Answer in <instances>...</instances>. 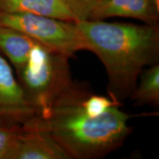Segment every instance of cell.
I'll list each match as a JSON object with an SVG mask.
<instances>
[{
	"mask_svg": "<svg viewBox=\"0 0 159 159\" xmlns=\"http://www.w3.org/2000/svg\"><path fill=\"white\" fill-rule=\"evenodd\" d=\"M75 24L87 51L105 66L109 96L121 104L136 89L144 68L158 63V25L89 19Z\"/></svg>",
	"mask_w": 159,
	"mask_h": 159,
	"instance_id": "1",
	"label": "cell"
},
{
	"mask_svg": "<svg viewBox=\"0 0 159 159\" xmlns=\"http://www.w3.org/2000/svg\"><path fill=\"white\" fill-rule=\"evenodd\" d=\"M90 94L59 103L41 114L40 125L69 159L104 158L120 148L131 134L129 114L114 105L97 116L85 114L82 101Z\"/></svg>",
	"mask_w": 159,
	"mask_h": 159,
	"instance_id": "2",
	"label": "cell"
},
{
	"mask_svg": "<svg viewBox=\"0 0 159 159\" xmlns=\"http://www.w3.org/2000/svg\"><path fill=\"white\" fill-rule=\"evenodd\" d=\"M69 58L36 43L25 64L16 72L18 80L36 114L88 91L73 81Z\"/></svg>",
	"mask_w": 159,
	"mask_h": 159,
	"instance_id": "3",
	"label": "cell"
},
{
	"mask_svg": "<svg viewBox=\"0 0 159 159\" xmlns=\"http://www.w3.org/2000/svg\"><path fill=\"white\" fill-rule=\"evenodd\" d=\"M0 27L23 33L47 48L70 57L77 52L87 50L75 22L0 9Z\"/></svg>",
	"mask_w": 159,
	"mask_h": 159,
	"instance_id": "4",
	"label": "cell"
},
{
	"mask_svg": "<svg viewBox=\"0 0 159 159\" xmlns=\"http://www.w3.org/2000/svg\"><path fill=\"white\" fill-rule=\"evenodd\" d=\"M35 114L11 66L0 55V125L23 124Z\"/></svg>",
	"mask_w": 159,
	"mask_h": 159,
	"instance_id": "5",
	"label": "cell"
},
{
	"mask_svg": "<svg viewBox=\"0 0 159 159\" xmlns=\"http://www.w3.org/2000/svg\"><path fill=\"white\" fill-rule=\"evenodd\" d=\"M15 159H69V157L40 125L35 115L21 125Z\"/></svg>",
	"mask_w": 159,
	"mask_h": 159,
	"instance_id": "6",
	"label": "cell"
},
{
	"mask_svg": "<svg viewBox=\"0 0 159 159\" xmlns=\"http://www.w3.org/2000/svg\"><path fill=\"white\" fill-rule=\"evenodd\" d=\"M112 17L131 18L148 25H158L159 7L153 0H96L86 19L104 20Z\"/></svg>",
	"mask_w": 159,
	"mask_h": 159,
	"instance_id": "7",
	"label": "cell"
},
{
	"mask_svg": "<svg viewBox=\"0 0 159 159\" xmlns=\"http://www.w3.org/2000/svg\"><path fill=\"white\" fill-rule=\"evenodd\" d=\"M0 9L32 13L69 22L77 21L66 0H0Z\"/></svg>",
	"mask_w": 159,
	"mask_h": 159,
	"instance_id": "8",
	"label": "cell"
},
{
	"mask_svg": "<svg viewBox=\"0 0 159 159\" xmlns=\"http://www.w3.org/2000/svg\"><path fill=\"white\" fill-rule=\"evenodd\" d=\"M36 43V41L23 33L0 27V50L9 59L16 72L25 64Z\"/></svg>",
	"mask_w": 159,
	"mask_h": 159,
	"instance_id": "9",
	"label": "cell"
},
{
	"mask_svg": "<svg viewBox=\"0 0 159 159\" xmlns=\"http://www.w3.org/2000/svg\"><path fill=\"white\" fill-rule=\"evenodd\" d=\"M140 81L129 98L136 105H159V63L150 66L141 73Z\"/></svg>",
	"mask_w": 159,
	"mask_h": 159,
	"instance_id": "10",
	"label": "cell"
},
{
	"mask_svg": "<svg viewBox=\"0 0 159 159\" xmlns=\"http://www.w3.org/2000/svg\"><path fill=\"white\" fill-rule=\"evenodd\" d=\"M21 125H0V159H15Z\"/></svg>",
	"mask_w": 159,
	"mask_h": 159,
	"instance_id": "11",
	"label": "cell"
},
{
	"mask_svg": "<svg viewBox=\"0 0 159 159\" xmlns=\"http://www.w3.org/2000/svg\"><path fill=\"white\" fill-rule=\"evenodd\" d=\"M81 104L85 114L93 117L101 115L114 105H121L111 97L94 94L85 97Z\"/></svg>",
	"mask_w": 159,
	"mask_h": 159,
	"instance_id": "12",
	"label": "cell"
},
{
	"mask_svg": "<svg viewBox=\"0 0 159 159\" xmlns=\"http://www.w3.org/2000/svg\"><path fill=\"white\" fill-rule=\"evenodd\" d=\"M75 15L77 21L85 20L88 16L91 6L96 0H66Z\"/></svg>",
	"mask_w": 159,
	"mask_h": 159,
	"instance_id": "13",
	"label": "cell"
}]
</instances>
